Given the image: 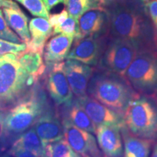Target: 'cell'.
I'll list each match as a JSON object with an SVG mask.
<instances>
[{"label": "cell", "instance_id": "6da1fadb", "mask_svg": "<svg viewBox=\"0 0 157 157\" xmlns=\"http://www.w3.org/2000/svg\"><path fill=\"white\" fill-rule=\"evenodd\" d=\"M149 0H110L105 7L111 37L124 39L138 51L157 52L154 29L148 10Z\"/></svg>", "mask_w": 157, "mask_h": 157}, {"label": "cell", "instance_id": "7a4b0ae2", "mask_svg": "<svg viewBox=\"0 0 157 157\" xmlns=\"http://www.w3.org/2000/svg\"><path fill=\"white\" fill-rule=\"evenodd\" d=\"M87 92L90 97L121 115L129 103L140 96L124 76L106 71L93 75Z\"/></svg>", "mask_w": 157, "mask_h": 157}, {"label": "cell", "instance_id": "3957f363", "mask_svg": "<svg viewBox=\"0 0 157 157\" xmlns=\"http://www.w3.org/2000/svg\"><path fill=\"white\" fill-rule=\"evenodd\" d=\"M36 83L21 67L16 56L0 57V111L6 112L16 105Z\"/></svg>", "mask_w": 157, "mask_h": 157}, {"label": "cell", "instance_id": "277c9868", "mask_svg": "<svg viewBox=\"0 0 157 157\" xmlns=\"http://www.w3.org/2000/svg\"><path fill=\"white\" fill-rule=\"evenodd\" d=\"M49 108L46 94L36 82L21 101L5 112L6 133L20 134L25 132L34 126Z\"/></svg>", "mask_w": 157, "mask_h": 157}, {"label": "cell", "instance_id": "5b68a950", "mask_svg": "<svg viewBox=\"0 0 157 157\" xmlns=\"http://www.w3.org/2000/svg\"><path fill=\"white\" fill-rule=\"evenodd\" d=\"M131 134L141 138H157V105L151 98L140 96L129 103L123 115Z\"/></svg>", "mask_w": 157, "mask_h": 157}, {"label": "cell", "instance_id": "8992f818", "mask_svg": "<svg viewBox=\"0 0 157 157\" xmlns=\"http://www.w3.org/2000/svg\"><path fill=\"white\" fill-rule=\"evenodd\" d=\"M125 78L137 93L149 97L157 94V52L139 51L127 70Z\"/></svg>", "mask_w": 157, "mask_h": 157}, {"label": "cell", "instance_id": "52a82bcc", "mask_svg": "<svg viewBox=\"0 0 157 157\" xmlns=\"http://www.w3.org/2000/svg\"><path fill=\"white\" fill-rule=\"evenodd\" d=\"M138 52L129 41L112 37L100 60V66L103 71L125 77L127 70Z\"/></svg>", "mask_w": 157, "mask_h": 157}, {"label": "cell", "instance_id": "ba28073f", "mask_svg": "<svg viewBox=\"0 0 157 157\" xmlns=\"http://www.w3.org/2000/svg\"><path fill=\"white\" fill-rule=\"evenodd\" d=\"M106 46V36L75 39L66 58L90 66H97Z\"/></svg>", "mask_w": 157, "mask_h": 157}, {"label": "cell", "instance_id": "9c48e42d", "mask_svg": "<svg viewBox=\"0 0 157 157\" xmlns=\"http://www.w3.org/2000/svg\"><path fill=\"white\" fill-rule=\"evenodd\" d=\"M62 125L65 139L74 152L81 157H103L93 135L78 128L68 118L63 120Z\"/></svg>", "mask_w": 157, "mask_h": 157}, {"label": "cell", "instance_id": "30bf717a", "mask_svg": "<svg viewBox=\"0 0 157 157\" xmlns=\"http://www.w3.org/2000/svg\"><path fill=\"white\" fill-rule=\"evenodd\" d=\"M64 62L49 66L50 70L47 77V90L57 105L68 108L73 103V93L64 71Z\"/></svg>", "mask_w": 157, "mask_h": 157}, {"label": "cell", "instance_id": "8fae6325", "mask_svg": "<svg viewBox=\"0 0 157 157\" xmlns=\"http://www.w3.org/2000/svg\"><path fill=\"white\" fill-rule=\"evenodd\" d=\"M76 101L81 105L96 126L109 125L122 128L125 126L123 115L115 112L88 95L76 98Z\"/></svg>", "mask_w": 157, "mask_h": 157}, {"label": "cell", "instance_id": "7c38bea8", "mask_svg": "<svg viewBox=\"0 0 157 157\" xmlns=\"http://www.w3.org/2000/svg\"><path fill=\"white\" fill-rule=\"evenodd\" d=\"M79 36H106L110 30V21L108 13L103 10H90L78 19Z\"/></svg>", "mask_w": 157, "mask_h": 157}, {"label": "cell", "instance_id": "4fadbf2b", "mask_svg": "<svg viewBox=\"0 0 157 157\" xmlns=\"http://www.w3.org/2000/svg\"><path fill=\"white\" fill-rule=\"evenodd\" d=\"M64 71L72 93L76 98L87 95L89 82L93 75V68L74 60L65 62Z\"/></svg>", "mask_w": 157, "mask_h": 157}, {"label": "cell", "instance_id": "5bb4252c", "mask_svg": "<svg viewBox=\"0 0 157 157\" xmlns=\"http://www.w3.org/2000/svg\"><path fill=\"white\" fill-rule=\"evenodd\" d=\"M121 128L109 125H99L96 128L97 142L105 157H121L124 146Z\"/></svg>", "mask_w": 157, "mask_h": 157}, {"label": "cell", "instance_id": "9a60e30c", "mask_svg": "<svg viewBox=\"0 0 157 157\" xmlns=\"http://www.w3.org/2000/svg\"><path fill=\"white\" fill-rule=\"evenodd\" d=\"M34 129L44 147L63 138L62 123L50 108L44 111L34 124Z\"/></svg>", "mask_w": 157, "mask_h": 157}, {"label": "cell", "instance_id": "2e32d148", "mask_svg": "<svg viewBox=\"0 0 157 157\" xmlns=\"http://www.w3.org/2000/svg\"><path fill=\"white\" fill-rule=\"evenodd\" d=\"M74 39V36L63 34H56L49 39L43 52L45 63L50 66L63 61L69 53Z\"/></svg>", "mask_w": 157, "mask_h": 157}, {"label": "cell", "instance_id": "e0dca14e", "mask_svg": "<svg viewBox=\"0 0 157 157\" xmlns=\"http://www.w3.org/2000/svg\"><path fill=\"white\" fill-rule=\"evenodd\" d=\"M31 40L25 43L26 48L44 52V46L52 35V28L49 20L44 17H34L29 22Z\"/></svg>", "mask_w": 157, "mask_h": 157}, {"label": "cell", "instance_id": "ac0fdd59", "mask_svg": "<svg viewBox=\"0 0 157 157\" xmlns=\"http://www.w3.org/2000/svg\"><path fill=\"white\" fill-rule=\"evenodd\" d=\"M43 52L42 51L26 48L16 56L17 61L21 67L36 82H39V78L46 70Z\"/></svg>", "mask_w": 157, "mask_h": 157}, {"label": "cell", "instance_id": "d6986e66", "mask_svg": "<svg viewBox=\"0 0 157 157\" xmlns=\"http://www.w3.org/2000/svg\"><path fill=\"white\" fill-rule=\"evenodd\" d=\"M124 140L122 157H149L153 140L135 136L126 126L121 128Z\"/></svg>", "mask_w": 157, "mask_h": 157}, {"label": "cell", "instance_id": "ffe728a7", "mask_svg": "<svg viewBox=\"0 0 157 157\" xmlns=\"http://www.w3.org/2000/svg\"><path fill=\"white\" fill-rule=\"evenodd\" d=\"M4 16L10 28L23 42L25 43L31 40V35L28 26V17L20 7L16 8H2Z\"/></svg>", "mask_w": 157, "mask_h": 157}, {"label": "cell", "instance_id": "44dd1931", "mask_svg": "<svg viewBox=\"0 0 157 157\" xmlns=\"http://www.w3.org/2000/svg\"><path fill=\"white\" fill-rule=\"evenodd\" d=\"M12 148L23 149L28 151L36 156L40 155H45L44 146H43L42 140L39 138L34 128L23 133L13 143Z\"/></svg>", "mask_w": 157, "mask_h": 157}, {"label": "cell", "instance_id": "7402d4cb", "mask_svg": "<svg viewBox=\"0 0 157 157\" xmlns=\"http://www.w3.org/2000/svg\"><path fill=\"white\" fill-rule=\"evenodd\" d=\"M68 109V119L74 125L90 133H95L97 126L76 100Z\"/></svg>", "mask_w": 157, "mask_h": 157}, {"label": "cell", "instance_id": "603a6c76", "mask_svg": "<svg viewBox=\"0 0 157 157\" xmlns=\"http://www.w3.org/2000/svg\"><path fill=\"white\" fill-rule=\"evenodd\" d=\"M66 6L68 15L78 20L84 13L90 10H105V0H67Z\"/></svg>", "mask_w": 157, "mask_h": 157}, {"label": "cell", "instance_id": "cb8c5ba5", "mask_svg": "<svg viewBox=\"0 0 157 157\" xmlns=\"http://www.w3.org/2000/svg\"><path fill=\"white\" fill-rule=\"evenodd\" d=\"M73 150L66 139L49 143L44 147V153L48 157H70Z\"/></svg>", "mask_w": 157, "mask_h": 157}, {"label": "cell", "instance_id": "d4e9b609", "mask_svg": "<svg viewBox=\"0 0 157 157\" xmlns=\"http://www.w3.org/2000/svg\"><path fill=\"white\" fill-rule=\"evenodd\" d=\"M23 5L33 16L49 20L50 15L42 0H15Z\"/></svg>", "mask_w": 157, "mask_h": 157}, {"label": "cell", "instance_id": "484cf974", "mask_svg": "<svg viewBox=\"0 0 157 157\" xmlns=\"http://www.w3.org/2000/svg\"><path fill=\"white\" fill-rule=\"evenodd\" d=\"M52 35L59 34H66L72 36L74 39H78L79 36V25L78 20L69 16L62 24L52 29Z\"/></svg>", "mask_w": 157, "mask_h": 157}, {"label": "cell", "instance_id": "4316f807", "mask_svg": "<svg viewBox=\"0 0 157 157\" xmlns=\"http://www.w3.org/2000/svg\"><path fill=\"white\" fill-rule=\"evenodd\" d=\"M0 39L17 44L23 43L21 39L10 28L3 15L2 10H0Z\"/></svg>", "mask_w": 157, "mask_h": 157}, {"label": "cell", "instance_id": "83f0119b", "mask_svg": "<svg viewBox=\"0 0 157 157\" xmlns=\"http://www.w3.org/2000/svg\"><path fill=\"white\" fill-rule=\"evenodd\" d=\"M25 49H26V44L23 43L17 44L0 39V57L7 54L17 56L20 52L24 51Z\"/></svg>", "mask_w": 157, "mask_h": 157}, {"label": "cell", "instance_id": "f1b7e54d", "mask_svg": "<svg viewBox=\"0 0 157 157\" xmlns=\"http://www.w3.org/2000/svg\"><path fill=\"white\" fill-rule=\"evenodd\" d=\"M148 10L151 20L154 26L155 41H156V50H157V1L156 0H149L148 3Z\"/></svg>", "mask_w": 157, "mask_h": 157}, {"label": "cell", "instance_id": "f546056e", "mask_svg": "<svg viewBox=\"0 0 157 157\" xmlns=\"http://www.w3.org/2000/svg\"><path fill=\"white\" fill-rule=\"evenodd\" d=\"M68 17V13L67 10H63L59 13H56L50 15L49 17V22H50L51 26L52 29L56 28L66 21Z\"/></svg>", "mask_w": 157, "mask_h": 157}, {"label": "cell", "instance_id": "4dcf8cb0", "mask_svg": "<svg viewBox=\"0 0 157 157\" xmlns=\"http://www.w3.org/2000/svg\"><path fill=\"white\" fill-rule=\"evenodd\" d=\"M8 154L14 157H36L34 154L28 151L12 148L8 151Z\"/></svg>", "mask_w": 157, "mask_h": 157}, {"label": "cell", "instance_id": "1f68e13d", "mask_svg": "<svg viewBox=\"0 0 157 157\" xmlns=\"http://www.w3.org/2000/svg\"><path fill=\"white\" fill-rule=\"evenodd\" d=\"M42 1L48 11L51 10L55 7L60 4H63L65 5L67 4V0H42Z\"/></svg>", "mask_w": 157, "mask_h": 157}, {"label": "cell", "instance_id": "d6a6232c", "mask_svg": "<svg viewBox=\"0 0 157 157\" xmlns=\"http://www.w3.org/2000/svg\"><path fill=\"white\" fill-rule=\"evenodd\" d=\"M6 133L5 126V112L0 111V143L2 141Z\"/></svg>", "mask_w": 157, "mask_h": 157}, {"label": "cell", "instance_id": "836d02e7", "mask_svg": "<svg viewBox=\"0 0 157 157\" xmlns=\"http://www.w3.org/2000/svg\"><path fill=\"white\" fill-rule=\"evenodd\" d=\"M19 6L12 0H0V8H16Z\"/></svg>", "mask_w": 157, "mask_h": 157}, {"label": "cell", "instance_id": "e575fe53", "mask_svg": "<svg viewBox=\"0 0 157 157\" xmlns=\"http://www.w3.org/2000/svg\"><path fill=\"white\" fill-rule=\"evenodd\" d=\"M151 157H157V142L155 143L154 148H153Z\"/></svg>", "mask_w": 157, "mask_h": 157}, {"label": "cell", "instance_id": "d590c367", "mask_svg": "<svg viewBox=\"0 0 157 157\" xmlns=\"http://www.w3.org/2000/svg\"><path fill=\"white\" fill-rule=\"evenodd\" d=\"M70 157H81V156H80L79 155H78V154H76V152H74L73 151V152H72V154L70 156Z\"/></svg>", "mask_w": 157, "mask_h": 157}, {"label": "cell", "instance_id": "8d00e7d4", "mask_svg": "<svg viewBox=\"0 0 157 157\" xmlns=\"http://www.w3.org/2000/svg\"><path fill=\"white\" fill-rule=\"evenodd\" d=\"M36 157H48V156H47L46 155H40V156H38Z\"/></svg>", "mask_w": 157, "mask_h": 157}, {"label": "cell", "instance_id": "74e56055", "mask_svg": "<svg viewBox=\"0 0 157 157\" xmlns=\"http://www.w3.org/2000/svg\"><path fill=\"white\" fill-rule=\"evenodd\" d=\"M2 157H10L8 155H5V156H2Z\"/></svg>", "mask_w": 157, "mask_h": 157}]
</instances>
